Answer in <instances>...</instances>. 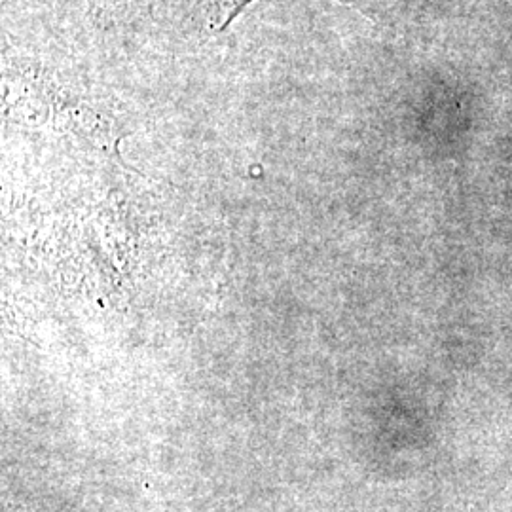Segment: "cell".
<instances>
[{
  "label": "cell",
  "instance_id": "cell-1",
  "mask_svg": "<svg viewBox=\"0 0 512 512\" xmlns=\"http://www.w3.org/2000/svg\"><path fill=\"white\" fill-rule=\"evenodd\" d=\"M202 2L203 18L207 29L220 33L224 31L234 19L238 18L241 10L249 6L253 0H200ZM349 6L365 8L372 0H342Z\"/></svg>",
  "mask_w": 512,
  "mask_h": 512
}]
</instances>
